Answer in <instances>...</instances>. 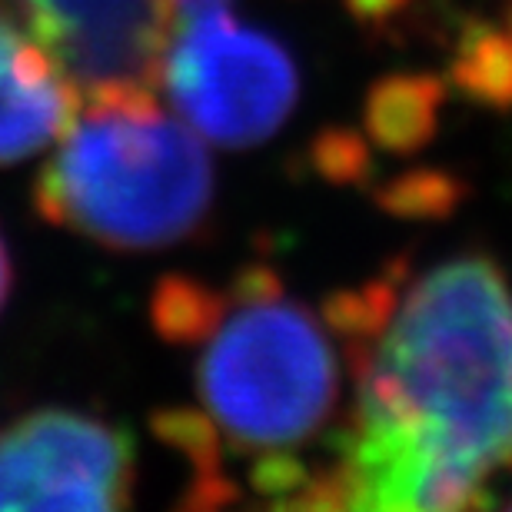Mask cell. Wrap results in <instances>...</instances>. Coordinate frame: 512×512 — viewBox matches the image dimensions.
<instances>
[{"label": "cell", "mask_w": 512, "mask_h": 512, "mask_svg": "<svg viewBox=\"0 0 512 512\" xmlns=\"http://www.w3.org/2000/svg\"><path fill=\"white\" fill-rule=\"evenodd\" d=\"M356 426L303 506L469 509L512 469V283L463 253L399 283L386 320L353 343Z\"/></svg>", "instance_id": "cell-1"}, {"label": "cell", "mask_w": 512, "mask_h": 512, "mask_svg": "<svg viewBox=\"0 0 512 512\" xmlns=\"http://www.w3.org/2000/svg\"><path fill=\"white\" fill-rule=\"evenodd\" d=\"M157 330L197 343L193 380L210 443L280 456L326 426L340 399V360L320 316L283 293L270 270L243 273L230 293L170 280Z\"/></svg>", "instance_id": "cell-2"}, {"label": "cell", "mask_w": 512, "mask_h": 512, "mask_svg": "<svg viewBox=\"0 0 512 512\" xmlns=\"http://www.w3.org/2000/svg\"><path fill=\"white\" fill-rule=\"evenodd\" d=\"M210 203L203 137L143 87L84 94L34 180L40 217L110 250L180 243Z\"/></svg>", "instance_id": "cell-3"}, {"label": "cell", "mask_w": 512, "mask_h": 512, "mask_svg": "<svg viewBox=\"0 0 512 512\" xmlns=\"http://www.w3.org/2000/svg\"><path fill=\"white\" fill-rule=\"evenodd\" d=\"M157 87L170 107L220 147L273 137L300 94L296 64L280 40L233 20L230 10L183 20L170 30Z\"/></svg>", "instance_id": "cell-4"}, {"label": "cell", "mask_w": 512, "mask_h": 512, "mask_svg": "<svg viewBox=\"0 0 512 512\" xmlns=\"http://www.w3.org/2000/svg\"><path fill=\"white\" fill-rule=\"evenodd\" d=\"M133 496V443L107 419L40 409L0 433V509L114 512Z\"/></svg>", "instance_id": "cell-5"}, {"label": "cell", "mask_w": 512, "mask_h": 512, "mask_svg": "<svg viewBox=\"0 0 512 512\" xmlns=\"http://www.w3.org/2000/svg\"><path fill=\"white\" fill-rule=\"evenodd\" d=\"M80 87L157 90L170 37L167 0H0Z\"/></svg>", "instance_id": "cell-6"}, {"label": "cell", "mask_w": 512, "mask_h": 512, "mask_svg": "<svg viewBox=\"0 0 512 512\" xmlns=\"http://www.w3.org/2000/svg\"><path fill=\"white\" fill-rule=\"evenodd\" d=\"M80 100L67 70L0 10V167L57 143Z\"/></svg>", "instance_id": "cell-7"}, {"label": "cell", "mask_w": 512, "mask_h": 512, "mask_svg": "<svg viewBox=\"0 0 512 512\" xmlns=\"http://www.w3.org/2000/svg\"><path fill=\"white\" fill-rule=\"evenodd\" d=\"M446 84L433 74H393L366 97V133L389 153H413L433 140Z\"/></svg>", "instance_id": "cell-8"}, {"label": "cell", "mask_w": 512, "mask_h": 512, "mask_svg": "<svg viewBox=\"0 0 512 512\" xmlns=\"http://www.w3.org/2000/svg\"><path fill=\"white\" fill-rule=\"evenodd\" d=\"M449 80L459 94L476 104L509 107L512 104V30L473 24L459 34Z\"/></svg>", "instance_id": "cell-9"}, {"label": "cell", "mask_w": 512, "mask_h": 512, "mask_svg": "<svg viewBox=\"0 0 512 512\" xmlns=\"http://www.w3.org/2000/svg\"><path fill=\"white\" fill-rule=\"evenodd\" d=\"M466 197L463 180L446 170H409L376 190V200L399 220H443Z\"/></svg>", "instance_id": "cell-10"}, {"label": "cell", "mask_w": 512, "mask_h": 512, "mask_svg": "<svg viewBox=\"0 0 512 512\" xmlns=\"http://www.w3.org/2000/svg\"><path fill=\"white\" fill-rule=\"evenodd\" d=\"M320 167L323 173H330L333 180H360L370 170V147L366 140H360L356 133L333 130L320 140Z\"/></svg>", "instance_id": "cell-11"}, {"label": "cell", "mask_w": 512, "mask_h": 512, "mask_svg": "<svg viewBox=\"0 0 512 512\" xmlns=\"http://www.w3.org/2000/svg\"><path fill=\"white\" fill-rule=\"evenodd\" d=\"M403 4L406 0H350V10L363 20H380L386 14H393V10H399Z\"/></svg>", "instance_id": "cell-12"}, {"label": "cell", "mask_w": 512, "mask_h": 512, "mask_svg": "<svg viewBox=\"0 0 512 512\" xmlns=\"http://www.w3.org/2000/svg\"><path fill=\"white\" fill-rule=\"evenodd\" d=\"M7 293H10V256L4 247V237H0V310L7 303Z\"/></svg>", "instance_id": "cell-13"}, {"label": "cell", "mask_w": 512, "mask_h": 512, "mask_svg": "<svg viewBox=\"0 0 512 512\" xmlns=\"http://www.w3.org/2000/svg\"><path fill=\"white\" fill-rule=\"evenodd\" d=\"M506 30H512V14H509V24H506Z\"/></svg>", "instance_id": "cell-14"}]
</instances>
